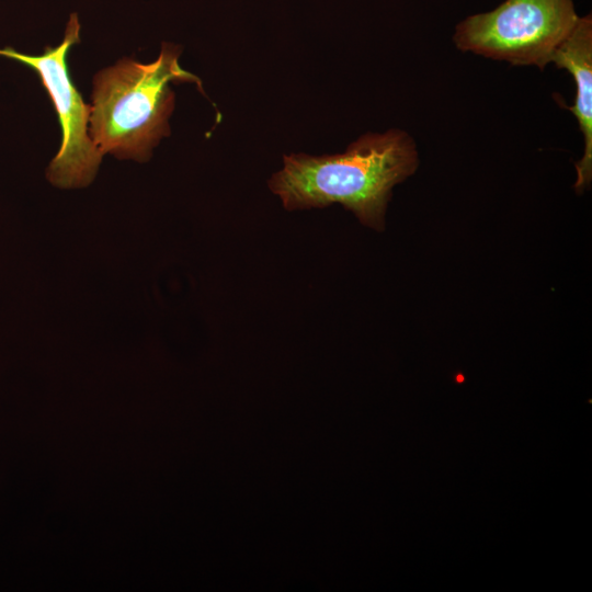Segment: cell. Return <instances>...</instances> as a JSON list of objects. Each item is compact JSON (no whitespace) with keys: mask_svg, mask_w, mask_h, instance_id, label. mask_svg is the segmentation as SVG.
<instances>
[{"mask_svg":"<svg viewBox=\"0 0 592 592\" xmlns=\"http://www.w3.org/2000/svg\"><path fill=\"white\" fill-rule=\"evenodd\" d=\"M78 15L71 13L62 42L47 46L42 55H27L11 47L0 48V56L14 59L33 68L47 90L58 114L61 146L47 168L48 181L60 189L89 185L95 178L102 160L89 134L90 106L87 105L70 79L67 54L80 42Z\"/></svg>","mask_w":592,"mask_h":592,"instance_id":"cell-4","label":"cell"},{"mask_svg":"<svg viewBox=\"0 0 592 592\" xmlns=\"http://www.w3.org/2000/svg\"><path fill=\"white\" fill-rule=\"evenodd\" d=\"M578 19L572 0H506L458 23L453 41L463 52L543 70Z\"/></svg>","mask_w":592,"mask_h":592,"instance_id":"cell-3","label":"cell"},{"mask_svg":"<svg viewBox=\"0 0 592 592\" xmlns=\"http://www.w3.org/2000/svg\"><path fill=\"white\" fill-rule=\"evenodd\" d=\"M418 164L412 137L392 128L360 137L343 153L284 156L283 168L269 186L288 210L339 203L364 226L380 231L392 187L413 174Z\"/></svg>","mask_w":592,"mask_h":592,"instance_id":"cell-1","label":"cell"},{"mask_svg":"<svg viewBox=\"0 0 592 592\" xmlns=\"http://www.w3.org/2000/svg\"><path fill=\"white\" fill-rule=\"evenodd\" d=\"M180 53L179 46L162 43L152 62L125 57L95 75L89 134L102 155L145 162L170 135L168 121L174 107L170 83L196 82L201 88V80L180 67Z\"/></svg>","mask_w":592,"mask_h":592,"instance_id":"cell-2","label":"cell"},{"mask_svg":"<svg viewBox=\"0 0 592 592\" xmlns=\"http://www.w3.org/2000/svg\"><path fill=\"white\" fill-rule=\"evenodd\" d=\"M551 62L569 71L576 82L574 103L569 111L576 116L584 137V152L576 164L577 192L584 190L592 179V19L591 14L578 19L574 27L559 44Z\"/></svg>","mask_w":592,"mask_h":592,"instance_id":"cell-5","label":"cell"}]
</instances>
